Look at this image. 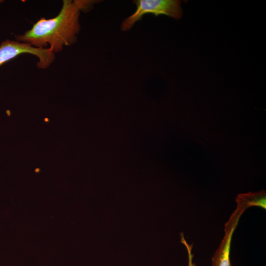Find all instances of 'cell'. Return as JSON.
Returning <instances> with one entry per match:
<instances>
[{
    "label": "cell",
    "instance_id": "7a4b0ae2",
    "mask_svg": "<svg viewBox=\"0 0 266 266\" xmlns=\"http://www.w3.org/2000/svg\"><path fill=\"white\" fill-rule=\"evenodd\" d=\"M133 2L136 5V10L123 21L121 25L123 31H129L145 14L151 13L156 16L163 14L176 19L181 18L183 14L180 0H135Z\"/></svg>",
    "mask_w": 266,
    "mask_h": 266
},
{
    "label": "cell",
    "instance_id": "8992f818",
    "mask_svg": "<svg viewBox=\"0 0 266 266\" xmlns=\"http://www.w3.org/2000/svg\"><path fill=\"white\" fill-rule=\"evenodd\" d=\"M181 242L185 245L187 250L188 255V266H196L195 263L193 261L194 255L192 253L193 244H189L187 243L182 233H181Z\"/></svg>",
    "mask_w": 266,
    "mask_h": 266
},
{
    "label": "cell",
    "instance_id": "3957f363",
    "mask_svg": "<svg viewBox=\"0 0 266 266\" xmlns=\"http://www.w3.org/2000/svg\"><path fill=\"white\" fill-rule=\"evenodd\" d=\"M31 54L39 59L37 66L46 68L53 62L54 53L50 48L35 47L29 43L6 40L0 46V66L22 54Z\"/></svg>",
    "mask_w": 266,
    "mask_h": 266
},
{
    "label": "cell",
    "instance_id": "52a82bcc",
    "mask_svg": "<svg viewBox=\"0 0 266 266\" xmlns=\"http://www.w3.org/2000/svg\"><path fill=\"white\" fill-rule=\"evenodd\" d=\"M2 1L1 0H0V2H1Z\"/></svg>",
    "mask_w": 266,
    "mask_h": 266
},
{
    "label": "cell",
    "instance_id": "6da1fadb",
    "mask_svg": "<svg viewBox=\"0 0 266 266\" xmlns=\"http://www.w3.org/2000/svg\"><path fill=\"white\" fill-rule=\"evenodd\" d=\"M97 0H64L60 12L49 19L41 18L24 34L16 38L37 48H44L48 44L54 53L70 46L77 40L80 30V12L89 11Z\"/></svg>",
    "mask_w": 266,
    "mask_h": 266
},
{
    "label": "cell",
    "instance_id": "5b68a950",
    "mask_svg": "<svg viewBox=\"0 0 266 266\" xmlns=\"http://www.w3.org/2000/svg\"><path fill=\"white\" fill-rule=\"evenodd\" d=\"M266 192L262 190L257 192H249L239 194L236 198L237 208L244 212L247 208L252 206L260 207L266 209Z\"/></svg>",
    "mask_w": 266,
    "mask_h": 266
},
{
    "label": "cell",
    "instance_id": "277c9868",
    "mask_svg": "<svg viewBox=\"0 0 266 266\" xmlns=\"http://www.w3.org/2000/svg\"><path fill=\"white\" fill-rule=\"evenodd\" d=\"M243 213L236 209L225 225V235L212 257L213 266H232L230 254L233 234Z\"/></svg>",
    "mask_w": 266,
    "mask_h": 266
}]
</instances>
